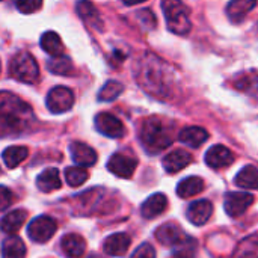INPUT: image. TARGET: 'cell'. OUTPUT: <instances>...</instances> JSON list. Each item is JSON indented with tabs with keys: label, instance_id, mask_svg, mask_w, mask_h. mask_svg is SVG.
I'll return each instance as SVG.
<instances>
[{
	"label": "cell",
	"instance_id": "5b68a950",
	"mask_svg": "<svg viewBox=\"0 0 258 258\" xmlns=\"http://www.w3.org/2000/svg\"><path fill=\"white\" fill-rule=\"evenodd\" d=\"M9 73L14 79L29 85H33L39 79V67L29 51H20L11 59Z\"/></svg>",
	"mask_w": 258,
	"mask_h": 258
},
{
	"label": "cell",
	"instance_id": "d590c367",
	"mask_svg": "<svg viewBox=\"0 0 258 258\" xmlns=\"http://www.w3.org/2000/svg\"><path fill=\"white\" fill-rule=\"evenodd\" d=\"M14 203V195L12 192L5 187V186H0V212L9 209Z\"/></svg>",
	"mask_w": 258,
	"mask_h": 258
},
{
	"label": "cell",
	"instance_id": "e0dca14e",
	"mask_svg": "<svg viewBox=\"0 0 258 258\" xmlns=\"http://www.w3.org/2000/svg\"><path fill=\"white\" fill-rule=\"evenodd\" d=\"M190 163H192V156L184 150H175V151L169 153L168 156H165V159H163V168L169 174L180 172Z\"/></svg>",
	"mask_w": 258,
	"mask_h": 258
},
{
	"label": "cell",
	"instance_id": "7c38bea8",
	"mask_svg": "<svg viewBox=\"0 0 258 258\" xmlns=\"http://www.w3.org/2000/svg\"><path fill=\"white\" fill-rule=\"evenodd\" d=\"M234 162V154L224 145H215L206 153V163L213 169L227 168Z\"/></svg>",
	"mask_w": 258,
	"mask_h": 258
},
{
	"label": "cell",
	"instance_id": "2e32d148",
	"mask_svg": "<svg viewBox=\"0 0 258 258\" xmlns=\"http://www.w3.org/2000/svg\"><path fill=\"white\" fill-rule=\"evenodd\" d=\"M168 207V198L163 194H154L141 206V215L145 219H154L160 216Z\"/></svg>",
	"mask_w": 258,
	"mask_h": 258
},
{
	"label": "cell",
	"instance_id": "603a6c76",
	"mask_svg": "<svg viewBox=\"0 0 258 258\" xmlns=\"http://www.w3.org/2000/svg\"><path fill=\"white\" fill-rule=\"evenodd\" d=\"M26 218H27V213L21 209H17V210H12L9 212L0 222V227L5 233L8 234H15L26 222Z\"/></svg>",
	"mask_w": 258,
	"mask_h": 258
},
{
	"label": "cell",
	"instance_id": "484cf974",
	"mask_svg": "<svg viewBox=\"0 0 258 258\" xmlns=\"http://www.w3.org/2000/svg\"><path fill=\"white\" fill-rule=\"evenodd\" d=\"M3 258H26V245L17 236H9L5 239L2 246Z\"/></svg>",
	"mask_w": 258,
	"mask_h": 258
},
{
	"label": "cell",
	"instance_id": "6da1fadb",
	"mask_svg": "<svg viewBox=\"0 0 258 258\" xmlns=\"http://www.w3.org/2000/svg\"><path fill=\"white\" fill-rule=\"evenodd\" d=\"M136 80L141 88L159 100H172L177 94V76L169 63L147 53L138 63Z\"/></svg>",
	"mask_w": 258,
	"mask_h": 258
},
{
	"label": "cell",
	"instance_id": "ba28073f",
	"mask_svg": "<svg viewBox=\"0 0 258 258\" xmlns=\"http://www.w3.org/2000/svg\"><path fill=\"white\" fill-rule=\"evenodd\" d=\"M254 203V197L246 192H228L224 200V207L228 216H242Z\"/></svg>",
	"mask_w": 258,
	"mask_h": 258
},
{
	"label": "cell",
	"instance_id": "8d00e7d4",
	"mask_svg": "<svg viewBox=\"0 0 258 258\" xmlns=\"http://www.w3.org/2000/svg\"><path fill=\"white\" fill-rule=\"evenodd\" d=\"M130 258H156V251L150 243H142Z\"/></svg>",
	"mask_w": 258,
	"mask_h": 258
},
{
	"label": "cell",
	"instance_id": "74e56055",
	"mask_svg": "<svg viewBox=\"0 0 258 258\" xmlns=\"http://www.w3.org/2000/svg\"><path fill=\"white\" fill-rule=\"evenodd\" d=\"M138 17H139V18L142 20V23L147 24L148 27H154V26H156V17H154V14H153L150 9H142V11H139Z\"/></svg>",
	"mask_w": 258,
	"mask_h": 258
},
{
	"label": "cell",
	"instance_id": "60d3db41",
	"mask_svg": "<svg viewBox=\"0 0 258 258\" xmlns=\"http://www.w3.org/2000/svg\"><path fill=\"white\" fill-rule=\"evenodd\" d=\"M0 70H2V65H0Z\"/></svg>",
	"mask_w": 258,
	"mask_h": 258
},
{
	"label": "cell",
	"instance_id": "4dcf8cb0",
	"mask_svg": "<svg viewBox=\"0 0 258 258\" xmlns=\"http://www.w3.org/2000/svg\"><path fill=\"white\" fill-rule=\"evenodd\" d=\"M233 258H258V234L243 239L237 245Z\"/></svg>",
	"mask_w": 258,
	"mask_h": 258
},
{
	"label": "cell",
	"instance_id": "3957f363",
	"mask_svg": "<svg viewBox=\"0 0 258 258\" xmlns=\"http://www.w3.org/2000/svg\"><path fill=\"white\" fill-rule=\"evenodd\" d=\"M174 127L166 119L159 116H151L144 121L141 128V142L144 148L151 153H160L168 148L174 141Z\"/></svg>",
	"mask_w": 258,
	"mask_h": 258
},
{
	"label": "cell",
	"instance_id": "f546056e",
	"mask_svg": "<svg viewBox=\"0 0 258 258\" xmlns=\"http://www.w3.org/2000/svg\"><path fill=\"white\" fill-rule=\"evenodd\" d=\"M47 68H48L50 73H53L56 76H71L73 71H74L73 60L65 54L53 56V59H50L47 62Z\"/></svg>",
	"mask_w": 258,
	"mask_h": 258
},
{
	"label": "cell",
	"instance_id": "8fae6325",
	"mask_svg": "<svg viewBox=\"0 0 258 258\" xmlns=\"http://www.w3.org/2000/svg\"><path fill=\"white\" fill-rule=\"evenodd\" d=\"M156 239L165 245V246H177L178 243H181L183 240L187 239L186 233L183 231V228L178 225V224H174V222H168V224H163L160 225L157 230H156Z\"/></svg>",
	"mask_w": 258,
	"mask_h": 258
},
{
	"label": "cell",
	"instance_id": "7402d4cb",
	"mask_svg": "<svg viewBox=\"0 0 258 258\" xmlns=\"http://www.w3.org/2000/svg\"><path fill=\"white\" fill-rule=\"evenodd\" d=\"M60 245H62V251L65 252V255L70 258L83 257L86 251V242L79 234H67L62 239Z\"/></svg>",
	"mask_w": 258,
	"mask_h": 258
},
{
	"label": "cell",
	"instance_id": "1f68e13d",
	"mask_svg": "<svg viewBox=\"0 0 258 258\" xmlns=\"http://www.w3.org/2000/svg\"><path fill=\"white\" fill-rule=\"evenodd\" d=\"M88 178H89V174L83 166H70L65 169V180L71 187L82 186Z\"/></svg>",
	"mask_w": 258,
	"mask_h": 258
},
{
	"label": "cell",
	"instance_id": "83f0119b",
	"mask_svg": "<svg viewBox=\"0 0 258 258\" xmlns=\"http://www.w3.org/2000/svg\"><path fill=\"white\" fill-rule=\"evenodd\" d=\"M29 156V150L26 147H21V145H14V147H8L2 157H3V162L5 165L9 168V169H14L17 168L21 162H24Z\"/></svg>",
	"mask_w": 258,
	"mask_h": 258
},
{
	"label": "cell",
	"instance_id": "ac0fdd59",
	"mask_svg": "<svg viewBox=\"0 0 258 258\" xmlns=\"http://www.w3.org/2000/svg\"><path fill=\"white\" fill-rule=\"evenodd\" d=\"M36 187L44 194L54 192V190L60 189L62 181H60L59 171L56 168H48V169L42 171L36 178Z\"/></svg>",
	"mask_w": 258,
	"mask_h": 258
},
{
	"label": "cell",
	"instance_id": "d6a6232c",
	"mask_svg": "<svg viewBox=\"0 0 258 258\" xmlns=\"http://www.w3.org/2000/svg\"><path fill=\"white\" fill-rule=\"evenodd\" d=\"M124 91V86L119 83V82H116V80H109V82H106V85L100 89V92H98V100L100 101H113L115 98H118L119 97V94Z\"/></svg>",
	"mask_w": 258,
	"mask_h": 258
},
{
	"label": "cell",
	"instance_id": "f1b7e54d",
	"mask_svg": "<svg viewBox=\"0 0 258 258\" xmlns=\"http://www.w3.org/2000/svg\"><path fill=\"white\" fill-rule=\"evenodd\" d=\"M236 186L242 187V189H254L258 190V168L248 165L245 166L236 177L234 180Z\"/></svg>",
	"mask_w": 258,
	"mask_h": 258
},
{
	"label": "cell",
	"instance_id": "e575fe53",
	"mask_svg": "<svg viewBox=\"0 0 258 258\" xmlns=\"http://www.w3.org/2000/svg\"><path fill=\"white\" fill-rule=\"evenodd\" d=\"M42 0H17V9L23 14H32L41 9Z\"/></svg>",
	"mask_w": 258,
	"mask_h": 258
},
{
	"label": "cell",
	"instance_id": "7a4b0ae2",
	"mask_svg": "<svg viewBox=\"0 0 258 258\" xmlns=\"http://www.w3.org/2000/svg\"><path fill=\"white\" fill-rule=\"evenodd\" d=\"M33 121L30 104L8 91L0 92V127L18 133Z\"/></svg>",
	"mask_w": 258,
	"mask_h": 258
},
{
	"label": "cell",
	"instance_id": "5bb4252c",
	"mask_svg": "<svg viewBox=\"0 0 258 258\" xmlns=\"http://www.w3.org/2000/svg\"><path fill=\"white\" fill-rule=\"evenodd\" d=\"M130 243H132V239L127 233H115L104 240L103 249L107 255L122 257L130 248Z\"/></svg>",
	"mask_w": 258,
	"mask_h": 258
},
{
	"label": "cell",
	"instance_id": "30bf717a",
	"mask_svg": "<svg viewBox=\"0 0 258 258\" xmlns=\"http://www.w3.org/2000/svg\"><path fill=\"white\" fill-rule=\"evenodd\" d=\"M136 166H138V160L122 153L113 154L107 162V169L119 178H130Z\"/></svg>",
	"mask_w": 258,
	"mask_h": 258
},
{
	"label": "cell",
	"instance_id": "836d02e7",
	"mask_svg": "<svg viewBox=\"0 0 258 258\" xmlns=\"http://www.w3.org/2000/svg\"><path fill=\"white\" fill-rule=\"evenodd\" d=\"M195 254H197V243L195 240L187 237L186 240L174 246V252L171 258H195Z\"/></svg>",
	"mask_w": 258,
	"mask_h": 258
},
{
	"label": "cell",
	"instance_id": "f35d334b",
	"mask_svg": "<svg viewBox=\"0 0 258 258\" xmlns=\"http://www.w3.org/2000/svg\"><path fill=\"white\" fill-rule=\"evenodd\" d=\"M122 2H124V5H127V6H133V5L142 3V2H145V0H122Z\"/></svg>",
	"mask_w": 258,
	"mask_h": 258
},
{
	"label": "cell",
	"instance_id": "4fadbf2b",
	"mask_svg": "<svg viewBox=\"0 0 258 258\" xmlns=\"http://www.w3.org/2000/svg\"><path fill=\"white\" fill-rule=\"evenodd\" d=\"M213 213V206L209 200H200V201H194L189 209H187V219L190 224L194 225H204Z\"/></svg>",
	"mask_w": 258,
	"mask_h": 258
},
{
	"label": "cell",
	"instance_id": "52a82bcc",
	"mask_svg": "<svg viewBox=\"0 0 258 258\" xmlns=\"http://www.w3.org/2000/svg\"><path fill=\"white\" fill-rule=\"evenodd\" d=\"M74 104V94L65 86H54L47 94V107L51 113H65Z\"/></svg>",
	"mask_w": 258,
	"mask_h": 258
},
{
	"label": "cell",
	"instance_id": "d6986e66",
	"mask_svg": "<svg viewBox=\"0 0 258 258\" xmlns=\"http://www.w3.org/2000/svg\"><path fill=\"white\" fill-rule=\"evenodd\" d=\"M257 0H231L227 5V15L233 23H240L255 8Z\"/></svg>",
	"mask_w": 258,
	"mask_h": 258
},
{
	"label": "cell",
	"instance_id": "cb8c5ba5",
	"mask_svg": "<svg viewBox=\"0 0 258 258\" xmlns=\"http://www.w3.org/2000/svg\"><path fill=\"white\" fill-rule=\"evenodd\" d=\"M237 91H242L249 95H258V73L245 71L233 83Z\"/></svg>",
	"mask_w": 258,
	"mask_h": 258
},
{
	"label": "cell",
	"instance_id": "9a60e30c",
	"mask_svg": "<svg viewBox=\"0 0 258 258\" xmlns=\"http://www.w3.org/2000/svg\"><path fill=\"white\" fill-rule=\"evenodd\" d=\"M70 151H71V157L74 160V163H77L79 166H94L97 163V153L86 144L82 142H73L70 145Z\"/></svg>",
	"mask_w": 258,
	"mask_h": 258
},
{
	"label": "cell",
	"instance_id": "ab89813d",
	"mask_svg": "<svg viewBox=\"0 0 258 258\" xmlns=\"http://www.w3.org/2000/svg\"><path fill=\"white\" fill-rule=\"evenodd\" d=\"M0 174H2V169H0Z\"/></svg>",
	"mask_w": 258,
	"mask_h": 258
},
{
	"label": "cell",
	"instance_id": "9c48e42d",
	"mask_svg": "<svg viewBox=\"0 0 258 258\" xmlns=\"http://www.w3.org/2000/svg\"><path fill=\"white\" fill-rule=\"evenodd\" d=\"M95 127L101 135L112 138V139H118L125 135L124 124L115 115L107 113V112H101L95 116Z\"/></svg>",
	"mask_w": 258,
	"mask_h": 258
},
{
	"label": "cell",
	"instance_id": "8992f818",
	"mask_svg": "<svg viewBox=\"0 0 258 258\" xmlns=\"http://www.w3.org/2000/svg\"><path fill=\"white\" fill-rule=\"evenodd\" d=\"M56 230H57L56 221L53 218H50V216L42 215V216L35 218L29 224L27 234H29V237L33 242H36V243H45V242H48L54 236Z\"/></svg>",
	"mask_w": 258,
	"mask_h": 258
},
{
	"label": "cell",
	"instance_id": "d4e9b609",
	"mask_svg": "<svg viewBox=\"0 0 258 258\" xmlns=\"http://www.w3.org/2000/svg\"><path fill=\"white\" fill-rule=\"evenodd\" d=\"M204 189V181L200 177H187L184 180H181L177 186V195L180 198H192L195 195H198L200 192H203Z\"/></svg>",
	"mask_w": 258,
	"mask_h": 258
},
{
	"label": "cell",
	"instance_id": "44dd1931",
	"mask_svg": "<svg viewBox=\"0 0 258 258\" xmlns=\"http://www.w3.org/2000/svg\"><path fill=\"white\" fill-rule=\"evenodd\" d=\"M209 139V133L206 128L203 127H197V125H192V127H186L180 132L178 135V141L192 147V148H198L201 147L206 141Z\"/></svg>",
	"mask_w": 258,
	"mask_h": 258
},
{
	"label": "cell",
	"instance_id": "ffe728a7",
	"mask_svg": "<svg viewBox=\"0 0 258 258\" xmlns=\"http://www.w3.org/2000/svg\"><path fill=\"white\" fill-rule=\"evenodd\" d=\"M76 11H77L79 17H80L85 23H88L89 26H92V27H95V29H100V30L103 29V26H101V24H103L101 17H100L97 8H95L89 0H80V2H77Z\"/></svg>",
	"mask_w": 258,
	"mask_h": 258
},
{
	"label": "cell",
	"instance_id": "4316f807",
	"mask_svg": "<svg viewBox=\"0 0 258 258\" xmlns=\"http://www.w3.org/2000/svg\"><path fill=\"white\" fill-rule=\"evenodd\" d=\"M41 47L45 53H48L50 56H60L63 53V44L60 36L50 30V32H44L41 36Z\"/></svg>",
	"mask_w": 258,
	"mask_h": 258
},
{
	"label": "cell",
	"instance_id": "277c9868",
	"mask_svg": "<svg viewBox=\"0 0 258 258\" xmlns=\"http://www.w3.org/2000/svg\"><path fill=\"white\" fill-rule=\"evenodd\" d=\"M162 9L168 29L172 33L184 36L192 30L190 9L181 0H162Z\"/></svg>",
	"mask_w": 258,
	"mask_h": 258
}]
</instances>
